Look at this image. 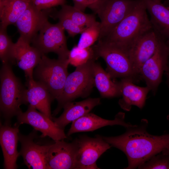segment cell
<instances>
[{"mask_svg":"<svg viewBox=\"0 0 169 169\" xmlns=\"http://www.w3.org/2000/svg\"><path fill=\"white\" fill-rule=\"evenodd\" d=\"M147 120L143 119L137 125L127 128L120 136L102 138L111 146L118 149L126 155L127 169L138 168L154 156L169 146V134L155 136L147 131Z\"/></svg>","mask_w":169,"mask_h":169,"instance_id":"1","label":"cell"},{"mask_svg":"<svg viewBox=\"0 0 169 169\" xmlns=\"http://www.w3.org/2000/svg\"><path fill=\"white\" fill-rule=\"evenodd\" d=\"M146 9L143 0H137L127 15L107 36L98 40L127 52L138 37L152 28Z\"/></svg>","mask_w":169,"mask_h":169,"instance_id":"2","label":"cell"},{"mask_svg":"<svg viewBox=\"0 0 169 169\" xmlns=\"http://www.w3.org/2000/svg\"><path fill=\"white\" fill-rule=\"evenodd\" d=\"M0 109L8 122L12 117L22 112L20 106L27 105V89L14 74L11 64H3L0 72Z\"/></svg>","mask_w":169,"mask_h":169,"instance_id":"3","label":"cell"},{"mask_svg":"<svg viewBox=\"0 0 169 169\" xmlns=\"http://www.w3.org/2000/svg\"><path fill=\"white\" fill-rule=\"evenodd\" d=\"M96 60H91L76 67L74 72L68 74L62 93L57 100L58 105L52 115L57 114L66 104L78 98H84L89 95L95 86L93 64Z\"/></svg>","mask_w":169,"mask_h":169,"instance_id":"4","label":"cell"},{"mask_svg":"<svg viewBox=\"0 0 169 169\" xmlns=\"http://www.w3.org/2000/svg\"><path fill=\"white\" fill-rule=\"evenodd\" d=\"M68 59H51L42 55L33 72L35 80L44 85L50 93L53 100L61 95L68 75Z\"/></svg>","mask_w":169,"mask_h":169,"instance_id":"5","label":"cell"},{"mask_svg":"<svg viewBox=\"0 0 169 169\" xmlns=\"http://www.w3.org/2000/svg\"><path fill=\"white\" fill-rule=\"evenodd\" d=\"M96 58L105 61L106 71L111 79H129L134 82L141 79L136 72L128 55L125 51L98 40L92 46Z\"/></svg>","mask_w":169,"mask_h":169,"instance_id":"6","label":"cell"},{"mask_svg":"<svg viewBox=\"0 0 169 169\" xmlns=\"http://www.w3.org/2000/svg\"><path fill=\"white\" fill-rule=\"evenodd\" d=\"M137 0H99L88 8L100 20V31L98 40L107 36L130 13Z\"/></svg>","mask_w":169,"mask_h":169,"instance_id":"7","label":"cell"},{"mask_svg":"<svg viewBox=\"0 0 169 169\" xmlns=\"http://www.w3.org/2000/svg\"><path fill=\"white\" fill-rule=\"evenodd\" d=\"M64 30L59 23L52 24L48 21L32 40L33 46L42 55L52 52L57 54L59 59H68L69 50Z\"/></svg>","mask_w":169,"mask_h":169,"instance_id":"8","label":"cell"},{"mask_svg":"<svg viewBox=\"0 0 169 169\" xmlns=\"http://www.w3.org/2000/svg\"><path fill=\"white\" fill-rule=\"evenodd\" d=\"M78 145L75 169H99L96 161L111 146L101 136L95 138L82 136L76 138Z\"/></svg>","mask_w":169,"mask_h":169,"instance_id":"9","label":"cell"},{"mask_svg":"<svg viewBox=\"0 0 169 169\" xmlns=\"http://www.w3.org/2000/svg\"><path fill=\"white\" fill-rule=\"evenodd\" d=\"M167 45L161 41L153 55L142 65L139 71L143 79L154 94L161 82L163 73L167 66L168 58Z\"/></svg>","mask_w":169,"mask_h":169,"instance_id":"10","label":"cell"},{"mask_svg":"<svg viewBox=\"0 0 169 169\" xmlns=\"http://www.w3.org/2000/svg\"><path fill=\"white\" fill-rule=\"evenodd\" d=\"M64 140L54 141L45 145V161L48 169H75L78 149L76 138L68 143Z\"/></svg>","mask_w":169,"mask_h":169,"instance_id":"11","label":"cell"},{"mask_svg":"<svg viewBox=\"0 0 169 169\" xmlns=\"http://www.w3.org/2000/svg\"><path fill=\"white\" fill-rule=\"evenodd\" d=\"M17 123L19 125L27 124L32 126L34 130L41 132L42 138L49 136L54 141L67 138L64 129L58 126L53 120L43 113L38 111L35 107L29 105L26 111H22L17 115Z\"/></svg>","mask_w":169,"mask_h":169,"instance_id":"12","label":"cell"},{"mask_svg":"<svg viewBox=\"0 0 169 169\" xmlns=\"http://www.w3.org/2000/svg\"><path fill=\"white\" fill-rule=\"evenodd\" d=\"M161 41L152 28L138 37L127 50L134 69L139 77L141 67L153 55Z\"/></svg>","mask_w":169,"mask_h":169,"instance_id":"13","label":"cell"},{"mask_svg":"<svg viewBox=\"0 0 169 169\" xmlns=\"http://www.w3.org/2000/svg\"><path fill=\"white\" fill-rule=\"evenodd\" d=\"M51 12L50 9L38 10L31 2L15 24L20 36L30 43L48 21Z\"/></svg>","mask_w":169,"mask_h":169,"instance_id":"14","label":"cell"},{"mask_svg":"<svg viewBox=\"0 0 169 169\" xmlns=\"http://www.w3.org/2000/svg\"><path fill=\"white\" fill-rule=\"evenodd\" d=\"M35 134V131L27 136L19 133L18 140L21 145L20 155L29 169H48L45 161V145H40L34 141Z\"/></svg>","mask_w":169,"mask_h":169,"instance_id":"15","label":"cell"},{"mask_svg":"<svg viewBox=\"0 0 169 169\" xmlns=\"http://www.w3.org/2000/svg\"><path fill=\"white\" fill-rule=\"evenodd\" d=\"M30 43L20 36L14 43V57L18 66L24 71L27 81L33 79L34 68L40 61L42 54Z\"/></svg>","mask_w":169,"mask_h":169,"instance_id":"16","label":"cell"},{"mask_svg":"<svg viewBox=\"0 0 169 169\" xmlns=\"http://www.w3.org/2000/svg\"><path fill=\"white\" fill-rule=\"evenodd\" d=\"M118 125L126 128L132 126L130 123L125 120V114L118 113L113 120L103 119L92 113H89L78 119L73 121L67 135L79 132L93 131L108 125Z\"/></svg>","mask_w":169,"mask_h":169,"instance_id":"17","label":"cell"},{"mask_svg":"<svg viewBox=\"0 0 169 169\" xmlns=\"http://www.w3.org/2000/svg\"><path fill=\"white\" fill-rule=\"evenodd\" d=\"M19 125L12 127L8 124H0V144L4 157V167L15 169L18 167L17 160L20 155L17 150L19 132Z\"/></svg>","mask_w":169,"mask_h":169,"instance_id":"18","label":"cell"},{"mask_svg":"<svg viewBox=\"0 0 169 169\" xmlns=\"http://www.w3.org/2000/svg\"><path fill=\"white\" fill-rule=\"evenodd\" d=\"M131 79L124 78L119 82L121 96L119 104L124 110H130L132 105L142 109L145 105L148 93L150 90L147 86L140 87L136 85Z\"/></svg>","mask_w":169,"mask_h":169,"instance_id":"19","label":"cell"},{"mask_svg":"<svg viewBox=\"0 0 169 169\" xmlns=\"http://www.w3.org/2000/svg\"><path fill=\"white\" fill-rule=\"evenodd\" d=\"M100 99L89 98L79 102H70L63 106V112L58 118L53 117L56 125L64 129L69 123L90 113L95 107L100 104Z\"/></svg>","mask_w":169,"mask_h":169,"instance_id":"20","label":"cell"},{"mask_svg":"<svg viewBox=\"0 0 169 169\" xmlns=\"http://www.w3.org/2000/svg\"><path fill=\"white\" fill-rule=\"evenodd\" d=\"M26 101L27 104L35 107L53 120L50 109L52 96L42 84L33 79L27 81Z\"/></svg>","mask_w":169,"mask_h":169,"instance_id":"21","label":"cell"},{"mask_svg":"<svg viewBox=\"0 0 169 169\" xmlns=\"http://www.w3.org/2000/svg\"><path fill=\"white\" fill-rule=\"evenodd\" d=\"M95 86L103 98H112L121 96L119 82L113 81L111 78L98 63L93 64Z\"/></svg>","mask_w":169,"mask_h":169,"instance_id":"22","label":"cell"},{"mask_svg":"<svg viewBox=\"0 0 169 169\" xmlns=\"http://www.w3.org/2000/svg\"><path fill=\"white\" fill-rule=\"evenodd\" d=\"M31 1L0 0V27L7 28L15 24L28 7Z\"/></svg>","mask_w":169,"mask_h":169,"instance_id":"23","label":"cell"},{"mask_svg":"<svg viewBox=\"0 0 169 169\" xmlns=\"http://www.w3.org/2000/svg\"><path fill=\"white\" fill-rule=\"evenodd\" d=\"M143 0L151 16L152 24L160 32L169 37V8L161 2Z\"/></svg>","mask_w":169,"mask_h":169,"instance_id":"24","label":"cell"},{"mask_svg":"<svg viewBox=\"0 0 169 169\" xmlns=\"http://www.w3.org/2000/svg\"><path fill=\"white\" fill-rule=\"evenodd\" d=\"M70 18L75 24L84 28L89 27L95 22L93 15L85 13L74 6L64 4L59 11Z\"/></svg>","mask_w":169,"mask_h":169,"instance_id":"25","label":"cell"},{"mask_svg":"<svg viewBox=\"0 0 169 169\" xmlns=\"http://www.w3.org/2000/svg\"><path fill=\"white\" fill-rule=\"evenodd\" d=\"M6 28L0 27V58L3 64H14L16 61L14 57V43L8 35Z\"/></svg>","mask_w":169,"mask_h":169,"instance_id":"26","label":"cell"},{"mask_svg":"<svg viewBox=\"0 0 169 169\" xmlns=\"http://www.w3.org/2000/svg\"><path fill=\"white\" fill-rule=\"evenodd\" d=\"M69 64L77 67L87 63L89 61L97 59L92 46L88 48L81 49L77 45L74 46L69 51L68 58Z\"/></svg>","mask_w":169,"mask_h":169,"instance_id":"27","label":"cell"},{"mask_svg":"<svg viewBox=\"0 0 169 169\" xmlns=\"http://www.w3.org/2000/svg\"><path fill=\"white\" fill-rule=\"evenodd\" d=\"M100 23L96 21L86 28L81 33V36L77 46L80 48L90 47L97 40L100 34Z\"/></svg>","mask_w":169,"mask_h":169,"instance_id":"28","label":"cell"},{"mask_svg":"<svg viewBox=\"0 0 169 169\" xmlns=\"http://www.w3.org/2000/svg\"><path fill=\"white\" fill-rule=\"evenodd\" d=\"M140 169H169V156L161 152L155 155L138 167Z\"/></svg>","mask_w":169,"mask_h":169,"instance_id":"29","label":"cell"},{"mask_svg":"<svg viewBox=\"0 0 169 169\" xmlns=\"http://www.w3.org/2000/svg\"><path fill=\"white\" fill-rule=\"evenodd\" d=\"M55 17L58 19L59 23L70 37H73L78 34H81L86 28L77 25L70 18L59 12L57 13Z\"/></svg>","mask_w":169,"mask_h":169,"instance_id":"30","label":"cell"},{"mask_svg":"<svg viewBox=\"0 0 169 169\" xmlns=\"http://www.w3.org/2000/svg\"><path fill=\"white\" fill-rule=\"evenodd\" d=\"M66 0H32L33 5L38 10H42L51 9L59 5L65 4Z\"/></svg>","mask_w":169,"mask_h":169,"instance_id":"31","label":"cell"},{"mask_svg":"<svg viewBox=\"0 0 169 169\" xmlns=\"http://www.w3.org/2000/svg\"><path fill=\"white\" fill-rule=\"evenodd\" d=\"M74 3V7L81 11L84 12L87 7H88L89 3L88 0H72Z\"/></svg>","mask_w":169,"mask_h":169,"instance_id":"32","label":"cell"},{"mask_svg":"<svg viewBox=\"0 0 169 169\" xmlns=\"http://www.w3.org/2000/svg\"><path fill=\"white\" fill-rule=\"evenodd\" d=\"M167 46L168 48L169 52L168 58L167 68L165 72L166 73V77H169V45H167Z\"/></svg>","mask_w":169,"mask_h":169,"instance_id":"33","label":"cell"},{"mask_svg":"<svg viewBox=\"0 0 169 169\" xmlns=\"http://www.w3.org/2000/svg\"><path fill=\"white\" fill-rule=\"evenodd\" d=\"M162 152L167 154L169 156V146L164 150Z\"/></svg>","mask_w":169,"mask_h":169,"instance_id":"34","label":"cell"},{"mask_svg":"<svg viewBox=\"0 0 169 169\" xmlns=\"http://www.w3.org/2000/svg\"><path fill=\"white\" fill-rule=\"evenodd\" d=\"M98 0H88L89 4V6L93 3H95L96 2H97Z\"/></svg>","mask_w":169,"mask_h":169,"instance_id":"35","label":"cell"},{"mask_svg":"<svg viewBox=\"0 0 169 169\" xmlns=\"http://www.w3.org/2000/svg\"><path fill=\"white\" fill-rule=\"evenodd\" d=\"M167 80L168 81V84L169 85V78H167ZM168 119L169 120V115L168 116Z\"/></svg>","mask_w":169,"mask_h":169,"instance_id":"36","label":"cell"},{"mask_svg":"<svg viewBox=\"0 0 169 169\" xmlns=\"http://www.w3.org/2000/svg\"><path fill=\"white\" fill-rule=\"evenodd\" d=\"M156 2H161V0H153Z\"/></svg>","mask_w":169,"mask_h":169,"instance_id":"37","label":"cell"},{"mask_svg":"<svg viewBox=\"0 0 169 169\" xmlns=\"http://www.w3.org/2000/svg\"><path fill=\"white\" fill-rule=\"evenodd\" d=\"M29 0V1H31L32 0Z\"/></svg>","mask_w":169,"mask_h":169,"instance_id":"38","label":"cell"},{"mask_svg":"<svg viewBox=\"0 0 169 169\" xmlns=\"http://www.w3.org/2000/svg\"><path fill=\"white\" fill-rule=\"evenodd\" d=\"M168 0V1H169V0Z\"/></svg>","mask_w":169,"mask_h":169,"instance_id":"39","label":"cell"}]
</instances>
